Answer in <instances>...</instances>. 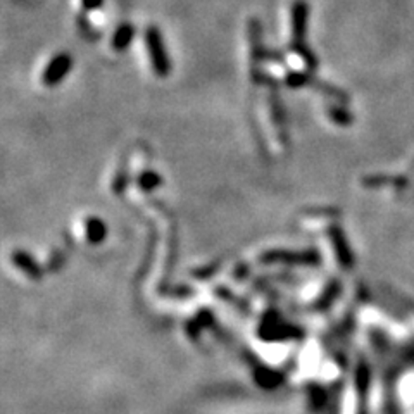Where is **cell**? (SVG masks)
<instances>
[{
	"label": "cell",
	"mask_w": 414,
	"mask_h": 414,
	"mask_svg": "<svg viewBox=\"0 0 414 414\" xmlns=\"http://www.w3.org/2000/svg\"><path fill=\"white\" fill-rule=\"evenodd\" d=\"M145 40H147L148 52H151V57L154 59L155 66L159 69L168 68V61H166L164 49H162V40L159 31L155 30V26H151L147 30V35H145Z\"/></svg>",
	"instance_id": "6da1fadb"
},
{
	"label": "cell",
	"mask_w": 414,
	"mask_h": 414,
	"mask_svg": "<svg viewBox=\"0 0 414 414\" xmlns=\"http://www.w3.org/2000/svg\"><path fill=\"white\" fill-rule=\"evenodd\" d=\"M133 36V28L132 24H121V26L116 30L114 33V47L116 49H125L130 43Z\"/></svg>",
	"instance_id": "7a4b0ae2"
},
{
	"label": "cell",
	"mask_w": 414,
	"mask_h": 414,
	"mask_svg": "<svg viewBox=\"0 0 414 414\" xmlns=\"http://www.w3.org/2000/svg\"><path fill=\"white\" fill-rule=\"evenodd\" d=\"M104 0H82V6L85 10H95L102 7Z\"/></svg>",
	"instance_id": "3957f363"
}]
</instances>
